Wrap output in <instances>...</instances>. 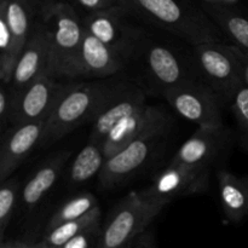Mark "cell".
Returning a JSON list of instances; mask_svg holds the SVG:
<instances>
[{
    "label": "cell",
    "mask_w": 248,
    "mask_h": 248,
    "mask_svg": "<svg viewBox=\"0 0 248 248\" xmlns=\"http://www.w3.org/2000/svg\"><path fill=\"white\" fill-rule=\"evenodd\" d=\"M137 69L133 82L148 94L162 96L167 90L202 79L194 55H183L170 43L143 28L128 65Z\"/></svg>",
    "instance_id": "obj_1"
},
{
    "label": "cell",
    "mask_w": 248,
    "mask_h": 248,
    "mask_svg": "<svg viewBox=\"0 0 248 248\" xmlns=\"http://www.w3.org/2000/svg\"><path fill=\"white\" fill-rule=\"evenodd\" d=\"M133 18L193 46L223 41V34L202 7L191 0H119Z\"/></svg>",
    "instance_id": "obj_2"
},
{
    "label": "cell",
    "mask_w": 248,
    "mask_h": 248,
    "mask_svg": "<svg viewBox=\"0 0 248 248\" xmlns=\"http://www.w3.org/2000/svg\"><path fill=\"white\" fill-rule=\"evenodd\" d=\"M132 79L113 77L72 84L45 123L41 148H47L85 124H92L108 102Z\"/></svg>",
    "instance_id": "obj_3"
},
{
    "label": "cell",
    "mask_w": 248,
    "mask_h": 248,
    "mask_svg": "<svg viewBox=\"0 0 248 248\" xmlns=\"http://www.w3.org/2000/svg\"><path fill=\"white\" fill-rule=\"evenodd\" d=\"M39 19L50 40L47 73L57 79H78L84 23L79 11L68 0H56L41 9Z\"/></svg>",
    "instance_id": "obj_4"
},
{
    "label": "cell",
    "mask_w": 248,
    "mask_h": 248,
    "mask_svg": "<svg viewBox=\"0 0 248 248\" xmlns=\"http://www.w3.org/2000/svg\"><path fill=\"white\" fill-rule=\"evenodd\" d=\"M161 206L150 202L140 191H130L119 202L104 224L97 248H123L144 232L162 211Z\"/></svg>",
    "instance_id": "obj_5"
},
{
    "label": "cell",
    "mask_w": 248,
    "mask_h": 248,
    "mask_svg": "<svg viewBox=\"0 0 248 248\" xmlns=\"http://www.w3.org/2000/svg\"><path fill=\"white\" fill-rule=\"evenodd\" d=\"M193 55L200 77L218 94L223 104H230L244 85L232 44L212 41L193 46Z\"/></svg>",
    "instance_id": "obj_6"
},
{
    "label": "cell",
    "mask_w": 248,
    "mask_h": 248,
    "mask_svg": "<svg viewBox=\"0 0 248 248\" xmlns=\"http://www.w3.org/2000/svg\"><path fill=\"white\" fill-rule=\"evenodd\" d=\"M210 176L211 169L208 167L167 164L153 177L150 186L140 193L150 202L165 207L176 199L207 190Z\"/></svg>",
    "instance_id": "obj_7"
},
{
    "label": "cell",
    "mask_w": 248,
    "mask_h": 248,
    "mask_svg": "<svg viewBox=\"0 0 248 248\" xmlns=\"http://www.w3.org/2000/svg\"><path fill=\"white\" fill-rule=\"evenodd\" d=\"M162 97L178 115L196 124L198 127L224 125L222 116L224 104L202 79L167 90Z\"/></svg>",
    "instance_id": "obj_8"
},
{
    "label": "cell",
    "mask_w": 248,
    "mask_h": 248,
    "mask_svg": "<svg viewBox=\"0 0 248 248\" xmlns=\"http://www.w3.org/2000/svg\"><path fill=\"white\" fill-rule=\"evenodd\" d=\"M133 18L121 5L82 16L84 29L114 48L130 63L136 44L142 35L143 27L131 21Z\"/></svg>",
    "instance_id": "obj_9"
},
{
    "label": "cell",
    "mask_w": 248,
    "mask_h": 248,
    "mask_svg": "<svg viewBox=\"0 0 248 248\" xmlns=\"http://www.w3.org/2000/svg\"><path fill=\"white\" fill-rule=\"evenodd\" d=\"M173 123L172 115L164 107L145 104L135 113L126 116L109 132L101 144L104 155L108 159L136 140L169 132Z\"/></svg>",
    "instance_id": "obj_10"
},
{
    "label": "cell",
    "mask_w": 248,
    "mask_h": 248,
    "mask_svg": "<svg viewBox=\"0 0 248 248\" xmlns=\"http://www.w3.org/2000/svg\"><path fill=\"white\" fill-rule=\"evenodd\" d=\"M169 132L156 133L136 140L120 152L109 156L98 174L99 189L110 190L135 176L136 172L144 167L152 159Z\"/></svg>",
    "instance_id": "obj_11"
},
{
    "label": "cell",
    "mask_w": 248,
    "mask_h": 248,
    "mask_svg": "<svg viewBox=\"0 0 248 248\" xmlns=\"http://www.w3.org/2000/svg\"><path fill=\"white\" fill-rule=\"evenodd\" d=\"M70 85L44 73L15 98L11 126L47 120Z\"/></svg>",
    "instance_id": "obj_12"
},
{
    "label": "cell",
    "mask_w": 248,
    "mask_h": 248,
    "mask_svg": "<svg viewBox=\"0 0 248 248\" xmlns=\"http://www.w3.org/2000/svg\"><path fill=\"white\" fill-rule=\"evenodd\" d=\"M232 140V131L224 125L198 127L191 137L179 147L169 164L211 169L213 164L229 153Z\"/></svg>",
    "instance_id": "obj_13"
},
{
    "label": "cell",
    "mask_w": 248,
    "mask_h": 248,
    "mask_svg": "<svg viewBox=\"0 0 248 248\" xmlns=\"http://www.w3.org/2000/svg\"><path fill=\"white\" fill-rule=\"evenodd\" d=\"M46 121L12 125L1 135L0 147V183L12 177L28 155L40 147Z\"/></svg>",
    "instance_id": "obj_14"
},
{
    "label": "cell",
    "mask_w": 248,
    "mask_h": 248,
    "mask_svg": "<svg viewBox=\"0 0 248 248\" xmlns=\"http://www.w3.org/2000/svg\"><path fill=\"white\" fill-rule=\"evenodd\" d=\"M50 62V40L45 27L36 19L28 43L24 46L9 84L15 98L34 80L47 73Z\"/></svg>",
    "instance_id": "obj_15"
},
{
    "label": "cell",
    "mask_w": 248,
    "mask_h": 248,
    "mask_svg": "<svg viewBox=\"0 0 248 248\" xmlns=\"http://www.w3.org/2000/svg\"><path fill=\"white\" fill-rule=\"evenodd\" d=\"M128 67L121 53L85 31L80 48L78 79L103 80L116 77Z\"/></svg>",
    "instance_id": "obj_16"
},
{
    "label": "cell",
    "mask_w": 248,
    "mask_h": 248,
    "mask_svg": "<svg viewBox=\"0 0 248 248\" xmlns=\"http://www.w3.org/2000/svg\"><path fill=\"white\" fill-rule=\"evenodd\" d=\"M147 93L136 82L132 81L108 102L97 118L92 121L89 140L102 144L111 130L126 116L144 107Z\"/></svg>",
    "instance_id": "obj_17"
},
{
    "label": "cell",
    "mask_w": 248,
    "mask_h": 248,
    "mask_svg": "<svg viewBox=\"0 0 248 248\" xmlns=\"http://www.w3.org/2000/svg\"><path fill=\"white\" fill-rule=\"evenodd\" d=\"M70 155V150H60L46 157L36 167L33 174L24 182V184H22L21 200L18 206L21 212L29 213L40 205L41 201L57 184L67 166Z\"/></svg>",
    "instance_id": "obj_18"
},
{
    "label": "cell",
    "mask_w": 248,
    "mask_h": 248,
    "mask_svg": "<svg viewBox=\"0 0 248 248\" xmlns=\"http://www.w3.org/2000/svg\"><path fill=\"white\" fill-rule=\"evenodd\" d=\"M218 190L225 218L240 223L248 216V176H237L228 170L217 171Z\"/></svg>",
    "instance_id": "obj_19"
},
{
    "label": "cell",
    "mask_w": 248,
    "mask_h": 248,
    "mask_svg": "<svg viewBox=\"0 0 248 248\" xmlns=\"http://www.w3.org/2000/svg\"><path fill=\"white\" fill-rule=\"evenodd\" d=\"M203 11L232 45L248 53V16L235 5L201 4Z\"/></svg>",
    "instance_id": "obj_20"
},
{
    "label": "cell",
    "mask_w": 248,
    "mask_h": 248,
    "mask_svg": "<svg viewBox=\"0 0 248 248\" xmlns=\"http://www.w3.org/2000/svg\"><path fill=\"white\" fill-rule=\"evenodd\" d=\"M106 160L107 157L102 145L89 140L68 167V186L70 188H77L89 182L94 176H98Z\"/></svg>",
    "instance_id": "obj_21"
},
{
    "label": "cell",
    "mask_w": 248,
    "mask_h": 248,
    "mask_svg": "<svg viewBox=\"0 0 248 248\" xmlns=\"http://www.w3.org/2000/svg\"><path fill=\"white\" fill-rule=\"evenodd\" d=\"M98 224H102V211L99 206L92 210L89 215L84 216L79 219L63 223L53 229L45 232L41 242L47 247L61 248L68 241L81 234L82 232Z\"/></svg>",
    "instance_id": "obj_22"
},
{
    "label": "cell",
    "mask_w": 248,
    "mask_h": 248,
    "mask_svg": "<svg viewBox=\"0 0 248 248\" xmlns=\"http://www.w3.org/2000/svg\"><path fill=\"white\" fill-rule=\"evenodd\" d=\"M98 206V200L92 193L87 191V193L77 194V195L72 196L67 201H64L53 212V215L51 216L47 224H46L45 232L53 229V228L58 227L63 223L79 219V218L89 215L92 210H94Z\"/></svg>",
    "instance_id": "obj_23"
},
{
    "label": "cell",
    "mask_w": 248,
    "mask_h": 248,
    "mask_svg": "<svg viewBox=\"0 0 248 248\" xmlns=\"http://www.w3.org/2000/svg\"><path fill=\"white\" fill-rule=\"evenodd\" d=\"M22 184L16 177L1 182L0 186V241H5V234L11 224L21 200Z\"/></svg>",
    "instance_id": "obj_24"
},
{
    "label": "cell",
    "mask_w": 248,
    "mask_h": 248,
    "mask_svg": "<svg viewBox=\"0 0 248 248\" xmlns=\"http://www.w3.org/2000/svg\"><path fill=\"white\" fill-rule=\"evenodd\" d=\"M232 110L236 119L237 127L242 136L245 145L248 148V87L242 85L235 93L232 103Z\"/></svg>",
    "instance_id": "obj_25"
},
{
    "label": "cell",
    "mask_w": 248,
    "mask_h": 248,
    "mask_svg": "<svg viewBox=\"0 0 248 248\" xmlns=\"http://www.w3.org/2000/svg\"><path fill=\"white\" fill-rule=\"evenodd\" d=\"M15 109V96L7 84L0 86V128L1 135L11 126Z\"/></svg>",
    "instance_id": "obj_26"
},
{
    "label": "cell",
    "mask_w": 248,
    "mask_h": 248,
    "mask_svg": "<svg viewBox=\"0 0 248 248\" xmlns=\"http://www.w3.org/2000/svg\"><path fill=\"white\" fill-rule=\"evenodd\" d=\"M101 230L102 224L94 225L68 241L61 248H97L99 244V237H101Z\"/></svg>",
    "instance_id": "obj_27"
},
{
    "label": "cell",
    "mask_w": 248,
    "mask_h": 248,
    "mask_svg": "<svg viewBox=\"0 0 248 248\" xmlns=\"http://www.w3.org/2000/svg\"><path fill=\"white\" fill-rule=\"evenodd\" d=\"M78 11H82L85 15L101 11L119 5V0H68Z\"/></svg>",
    "instance_id": "obj_28"
},
{
    "label": "cell",
    "mask_w": 248,
    "mask_h": 248,
    "mask_svg": "<svg viewBox=\"0 0 248 248\" xmlns=\"http://www.w3.org/2000/svg\"><path fill=\"white\" fill-rule=\"evenodd\" d=\"M123 248H157L154 232L147 229Z\"/></svg>",
    "instance_id": "obj_29"
},
{
    "label": "cell",
    "mask_w": 248,
    "mask_h": 248,
    "mask_svg": "<svg viewBox=\"0 0 248 248\" xmlns=\"http://www.w3.org/2000/svg\"><path fill=\"white\" fill-rule=\"evenodd\" d=\"M232 50L235 58H236L237 64H239L240 75H241L242 82H244L245 86L248 87V53L245 52V51L241 50L240 47H237V46L232 45Z\"/></svg>",
    "instance_id": "obj_30"
},
{
    "label": "cell",
    "mask_w": 248,
    "mask_h": 248,
    "mask_svg": "<svg viewBox=\"0 0 248 248\" xmlns=\"http://www.w3.org/2000/svg\"><path fill=\"white\" fill-rule=\"evenodd\" d=\"M36 242L27 240H5L0 248H35Z\"/></svg>",
    "instance_id": "obj_31"
},
{
    "label": "cell",
    "mask_w": 248,
    "mask_h": 248,
    "mask_svg": "<svg viewBox=\"0 0 248 248\" xmlns=\"http://www.w3.org/2000/svg\"><path fill=\"white\" fill-rule=\"evenodd\" d=\"M33 1H34V5H35L36 9H38L39 14H40L41 9H43L44 6H46V5L50 4V2L56 1V0H33Z\"/></svg>",
    "instance_id": "obj_32"
},
{
    "label": "cell",
    "mask_w": 248,
    "mask_h": 248,
    "mask_svg": "<svg viewBox=\"0 0 248 248\" xmlns=\"http://www.w3.org/2000/svg\"><path fill=\"white\" fill-rule=\"evenodd\" d=\"M200 1L201 4H224L223 0H200Z\"/></svg>",
    "instance_id": "obj_33"
},
{
    "label": "cell",
    "mask_w": 248,
    "mask_h": 248,
    "mask_svg": "<svg viewBox=\"0 0 248 248\" xmlns=\"http://www.w3.org/2000/svg\"><path fill=\"white\" fill-rule=\"evenodd\" d=\"M35 248H51V247H47V246H46V245H44L43 242L39 241V242H36Z\"/></svg>",
    "instance_id": "obj_34"
}]
</instances>
